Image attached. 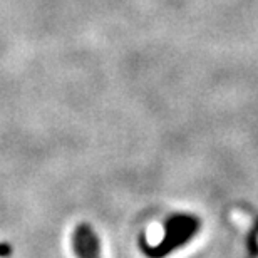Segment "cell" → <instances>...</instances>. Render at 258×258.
Wrapping results in <instances>:
<instances>
[{"label":"cell","mask_w":258,"mask_h":258,"mask_svg":"<svg viewBox=\"0 0 258 258\" xmlns=\"http://www.w3.org/2000/svg\"><path fill=\"white\" fill-rule=\"evenodd\" d=\"M72 250L77 258H101L99 238L91 225L81 223L72 235Z\"/></svg>","instance_id":"cell-2"},{"label":"cell","mask_w":258,"mask_h":258,"mask_svg":"<svg viewBox=\"0 0 258 258\" xmlns=\"http://www.w3.org/2000/svg\"><path fill=\"white\" fill-rule=\"evenodd\" d=\"M200 230V220L196 216L189 215H174L168 220L166 233L163 240L153 248H146L148 256L151 258H163L169 255L179 246H183L189 241Z\"/></svg>","instance_id":"cell-1"},{"label":"cell","mask_w":258,"mask_h":258,"mask_svg":"<svg viewBox=\"0 0 258 258\" xmlns=\"http://www.w3.org/2000/svg\"><path fill=\"white\" fill-rule=\"evenodd\" d=\"M10 253H12V248H10V245H7V243H0V258L9 256Z\"/></svg>","instance_id":"cell-3"}]
</instances>
